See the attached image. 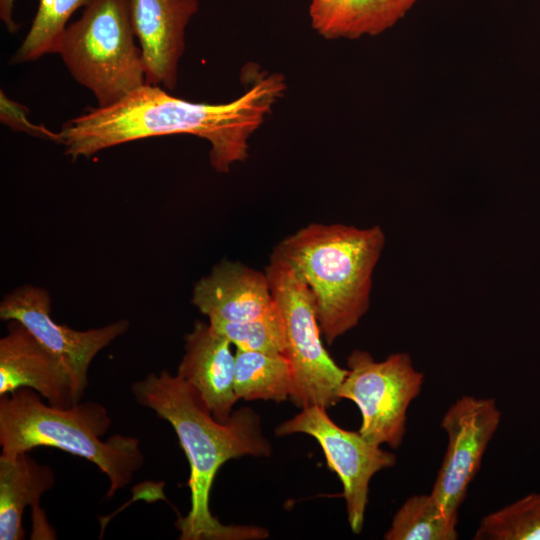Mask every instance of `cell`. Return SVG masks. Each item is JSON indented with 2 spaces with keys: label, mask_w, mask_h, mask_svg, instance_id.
Wrapping results in <instances>:
<instances>
[{
  "label": "cell",
  "mask_w": 540,
  "mask_h": 540,
  "mask_svg": "<svg viewBox=\"0 0 540 540\" xmlns=\"http://www.w3.org/2000/svg\"><path fill=\"white\" fill-rule=\"evenodd\" d=\"M231 345L210 323L195 322L193 330L185 336V353L176 374L194 388L219 422L229 420L238 401Z\"/></svg>",
  "instance_id": "13"
},
{
  "label": "cell",
  "mask_w": 540,
  "mask_h": 540,
  "mask_svg": "<svg viewBox=\"0 0 540 540\" xmlns=\"http://www.w3.org/2000/svg\"><path fill=\"white\" fill-rule=\"evenodd\" d=\"M474 540H540V493H531L484 516Z\"/></svg>",
  "instance_id": "20"
},
{
  "label": "cell",
  "mask_w": 540,
  "mask_h": 540,
  "mask_svg": "<svg viewBox=\"0 0 540 540\" xmlns=\"http://www.w3.org/2000/svg\"><path fill=\"white\" fill-rule=\"evenodd\" d=\"M28 108L0 93V119L4 125L15 131H23L33 136L59 143V133H54L43 125H35L28 119Z\"/></svg>",
  "instance_id": "22"
},
{
  "label": "cell",
  "mask_w": 540,
  "mask_h": 540,
  "mask_svg": "<svg viewBox=\"0 0 540 540\" xmlns=\"http://www.w3.org/2000/svg\"><path fill=\"white\" fill-rule=\"evenodd\" d=\"M458 512L441 509L431 494L410 496L395 513L385 540H456Z\"/></svg>",
  "instance_id": "17"
},
{
  "label": "cell",
  "mask_w": 540,
  "mask_h": 540,
  "mask_svg": "<svg viewBox=\"0 0 540 540\" xmlns=\"http://www.w3.org/2000/svg\"><path fill=\"white\" fill-rule=\"evenodd\" d=\"M500 421L494 398L465 395L447 409L440 422L447 448L430 492L443 511L458 512Z\"/></svg>",
  "instance_id": "9"
},
{
  "label": "cell",
  "mask_w": 540,
  "mask_h": 540,
  "mask_svg": "<svg viewBox=\"0 0 540 540\" xmlns=\"http://www.w3.org/2000/svg\"><path fill=\"white\" fill-rule=\"evenodd\" d=\"M136 401L153 410L174 428L190 465L191 506L177 521L182 540L262 539L268 531L252 526L224 525L209 508L210 491L219 468L245 455L269 456L271 445L263 435L259 415L248 407L219 422L198 393L178 375L163 370L132 385Z\"/></svg>",
  "instance_id": "2"
},
{
  "label": "cell",
  "mask_w": 540,
  "mask_h": 540,
  "mask_svg": "<svg viewBox=\"0 0 540 540\" xmlns=\"http://www.w3.org/2000/svg\"><path fill=\"white\" fill-rule=\"evenodd\" d=\"M16 0H0V18L9 32L14 33L18 25L14 20L13 12Z\"/></svg>",
  "instance_id": "24"
},
{
  "label": "cell",
  "mask_w": 540,
  "mask_h": 540,
  "mask_svg": "<svg viewBox=\"0 0 540 540\" xmlns=\"http://www.w3.org/2000/svg\"><path fill=\"white\" fill-rule=\"evenodd\" d=\"M136 39L130 0H91L67 25L57 53L72 77L105 107L146 83Z\"/></svg>",
  "instance_id": "5"
},
{
  "label": "cell",
  "mask_w": 540,
  "mask_h": 540,
  "mask_svg": "<svg viewBox=\"0 0 540 540\" xmlns=\"http://www.w3.org/2000/svg\"><path fill=\"white\" fill-rule=\"evenodd\" d=\"M379 226L310 223L275 248L309 288L327 344L354 328L369 308L372 275L384 248Z\"/></svg>",
  "instance_id": "3"
},
{
  "label": "cell",
  "mask_w": 540,
  "mask_h": 540,
  "mask_svg": "<svg viewBox=\"0 0 540 540\" xmlns=\"http://www.w3.org/2000/svg\"><path fill=\"white\" fill-rule=\"evenodd\" d=\"M275 433L278 436L304 433L319 443L328 467L342 483L350 528L359 534L364 524L371 478L380 470L394 466L396 456L367 441L359 431L339 427L320 406L302 408L300 413L280 424Z\"/></svg>",
  "instance_id": "8"
},
{
  "label": "cell",
  "mask_w": 540,
  "mask_h": 540,
  "mask_svg": "<svg viewBox=\"0 0 540 540\" xmlns=\"http://www.w3.org/2000/svg\"><path fill=\"white\" fill-rule=\"evenodd\" d=\"M292 389L291 365L285 354H271L236 349L234 390L239 399H290Z\"/></svg>",
  "instance_id": "16"
},
{
  "label": "cell",
  "mask_w": 540,
  "mask_h": 540,
  "mask_svg": "<svg viewBox=\"0 0 540 540\" xmlns=\"http://www.w3.org/2000/svg\"><path fill=\"white\" fill-rule=\"evenodd\" d=\"M197 0H130L131 21L142 51L146 83L173 89L184 51L185 29Z\"/></svg>",
  "instance_id": "12"
},
{
  "label": "cell",
  "mask_w": 540,
  "mask_h": 540,
  "mask_svg": "<svg viewBox=\"0 0 540 540\" xmlns=\"http://www.w3.org/2000/svg\"><path fill=\"white\" fill-rule=\"evenodd\" d=\"M91 0H38L32 25L12 63L35 61L50 53H57L68 20L79 8Z\"/></svg>",
  "instance_id": "18"
},
{
  "label": "cell",
  "mask_w": 540,
  "mask_h": 540,
  "mask_svg": "<svg viewBox=\"0 0 540 540\" xmlns=\"http://www.w3.org/2000/svg\"><path fill=\"white\" fill-rule=\"evenodd\" d=\"M40 396L26 387L0 396V456L11 458L46 446L87 459L107 476V498L132 481L144 463L140 442L120 434L103 441L111 426L104 406L79 401L61 408L44 403Z\"/></svg>",
  "instance_id": "4"
},
{
  "label": "cell",
  "mask_w": 540,
  "mask_h": 540,
  "mask_svg": "<svg viewBox=\"0 0 540 540\" xmlns=\"http://www.w3.org/2000/svg\"><path fill=\"white\" fill-rule=\"evenodd\" d=\"M347 368L339 396L359 408V433L376 446L399 447L406 433L407 410L421 393L424 374L405 352L376 361L369 352L354 350Z\"/></svg>",
  "instance_id": "7"
},
{
  "label": "cell",
  "mask_w": 540,
  "mask_h": 540,
  "mask_svg": "<svg viewBox=\"0 0 540 540\" xmlns=\"http://www.w3.org/2000/svg\"><path fill=\"white\" fill-rule=\"evenodd\" d=\"M236 349L284 354L286 336L282 315L276 303L262 316L244 322L209 321Z\"/></svg>",
  "instance_id": "21"
},
{
  "label": "cell",
  "mask_w": 540,
  "mask_h": 540,
  "mask_svg": "<svg viewBox=\"0 0 540 540\" xmlns=\"http://www.w3.org/2000/svg\"><path fill=\"white\" fill-rule=\"evenodd\" d=\"M265 273L284 323V354L292 370L290 399L301 408L327 410L341 400L347 369L339 367L323 346L311 292L294 267L274 251Z\"/></svg>",
  "instance_id": "6"
},
{
  "label": "cell",
  "mask_w": 540,
  "mask_h": 540,
  "mask_svg": "<svg viewBox=\"0 0 540 540\" xmlns=\"http://www.w3.org/2000/svg\"><path fill=\"white\" fill-rule=\"evenodd\" d=\"M286 90L285 78L272 74L239 98L222 104L195 103L145 83L120 101L92 108L65 123L59 143L73 159L149 137L191 134L210 144L211 166L227 173L248 157L249 139Z\"/></svg>",
  "instance_id": "1"
},
{
  "label": "cell",
  "mask_w": 540,
  "mask_h": 540,
  "mask_svg": "<svg viewBox=\"0 0 540 540\" xmlns=\"http://www.w3.org/2000/svg\"><path fill=\"white\" fill-rule=\"evenodd\" d=\"M51 299L40 287L25 285L4 296L0 318L16 320L67 368L82 398L88 384V369L95 356L119 336L129 322L120 319L103 327L79 331L58 324L50 315Z\"/></svg>",
  "instance_id": "10"
},
{
  "label": "cell",
  "mask_w": 540,
  "mask_h": 540,
  "mask_svg": "<svg viewBox=\"0 0 540 540\" xmlns=\"http://www.w3.org/2000/svg\"><path fill=\"white\" fill-rule=\"evenodd\" d=\"M192 303L209 321L244 322L265 314L274 299L265 272L222 261L197 281Z\"/></svg>",
  "instance_id": "14"
},
{
  "label": "cell",
  "mask_w": 540,
  "mask_h": 540,
  "mask_svg": "<svg viewBox=\"0 0 540 540\" xmlns=\"http://www.w3.org/2000/svg\"><path fill=\"white\" fill-rule=\"evenodd\" d=\"M420 0H349L328 38L374 36L392 27Z\"/></svg>",
  "instance_id": "19"
},
{
  "label": "cell",
  "mask_w": 540,
  "mask_h": 540,
  "mask_svg": "<svg viewBox=\"0 0 540 540\" xmlns=\"http://www.w3.org/2000/svg\"><path fill=\"white\" fill-rule=\"evenodd\" d=\"M22 387L55 407L69 408L81 400L65 365L23 324L10 320L0 339V396Z\"/></svg>",
  "instance_id": "11"
},
{
  "label": "cell",
  "mask_w": 540,
  "mask_h": 540,
  "mask_svg": "<svg viewBox=\"0 0 540 540\" xmlns=\"http://www.w3.org/2000/svg\"><path fill=\"white\" fill-rule=\"evenodd\" d=\"M349 0H311L309 16L312 27L328 38Z\"/></svg>",
  "instance_id": "23"
},
{
  "label": "cell",
  "mask_w": 540,
  "mask_h": 540,
  "mask_svg": "<svg viewBox=\"0 0 540 540\" xmlns=\"http://www.w3.org/2000/svg\"><path fill=\"white\" fill-rule=\"evenodd\" d=\"M53 470L36 462L29 452L7 458L0 456V539L22 540L23 513L27 506L33 510L35 538H52L44 514L39 508L42 494L54 485Z\"/></svg>",
  "instance_id": "15"
}]
</instances>
